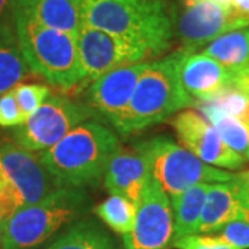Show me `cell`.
<instances>
[{
    "instance_id": "obj_19",
    "label": "cell",
    "mask_w": 249,
    "mask_h": 249,
    "mask_svg": "<svg viewBox=\"0 0 249 249\" xmlns=\"http://www.w3.org/2000/svg\"><path fill=\"white\" fill-rule=\"evenodd\" d=\"M202 54L235 70L249 64V28H238L217 36L205 46Z\"/></svg>"
},
{
    "instance_id": "obj_11",
    "label": "cell",
    "mask_w": 249,
    "mask_h": 249,
    "mask_svg": "<svg viewBox=\"0 0 249 249\" xmlns=\"http://www.w3.org/2000/svg\"><path fill=\"white\" fill-rule=\"evenodd\" d=\"M148 61L136 62L119 67L91 82L86 91V107L93 116L106 121L119 133L137 80Z\"/></svg>"
},
{
    "instance_id": "obj_1",
    "label": "cell",
    "mask_w": 249,
    "mask_h": 249,
    "mask_svg": "<svg viewBox=\"0 0 249 249\" xmlns=\"http://www.w3.org/2000/svg\"><path fill=\"white\" fill-rule=\"evenodd\" d=\"M175 13L165 0H83L82 25L140 46L155 57L172 45Z\"/></svg>"
},
{
    "instance_id": "obj_10",
    "label": "cell",
    "mask_w": 249,
    "mask_h": 249,
    "mask_svg": "<svg viewBox=\"0 0 249 249\" xmlns=\"http://www.w3.org/2000/svg\"><path fill=\"white\" fill-rule=\"evenodd\" d=\"M76 46L85 76L83 83H91L119 67L154 57L140 46L86 25H82L76 34Z\"/></svg>"
},
{
    "instance_id": "obj_16",
    "label": "cell",
    "mask_w": 249,
    "mask_h": 249,
    "mask_svg": "<svg viewBox=\"0 0 249 249\" xmlns=\"http://www.w3.org/2000/svg\"><path fill=\"white\" fill-rule=\"evenodd\" d=\"M183 50V49H181ZM181 85L187 93L199 101H209L231 85L232 72L205 54L183 50L178 64Z\"/></svg>"
},
{
    "instance_id": "obj_15",
    "label": "cell",
    "mask_w": 249,
    "mask_h": 249,
    "mask_svg": "<svg viewBox=\"0 0 249 249\" xmlns=\"http://www.w3.org/2000/svg\"><path fill=\"white\" fill-rule=\"evenodd\" d=\"M150 176L147 157L134 145L132 148H118L108 162L103 178L111 196H124L136 205Z\"/></svg>"
},
{
    "instance_id": "obj_17",
    "label": "cell",
    "mask_w": 249,
    "mask_h": 249,
    "mask_svg": "<svg viewBox=\"0 0 249 249\" xmlns=\"http://www.w3.org/2000/svg\"><path fill=\"white\" fill-rule=\"evenodd\" d=\"M83 0H21L18 9L45 27L78 34L82 27Z\"/></svg>"
},
{
    "instance_id": "obj_5",
    "label": "cell",
    "mask_w": 249,
    "mask_h": 249,
    "mask_svg": "<svg viewBox=\"0 0 249 249\" xmlns=\"http://www.w3.org/2000/svg\"><path fill=\"white\" fill-rule=\"evenodd\" d=\"M90 198L83 188L61 187L35 205L22 206L6 222L1 249H34L64 226L88 212Z\"/></svg>"
},
{
    "instance_id": "obj_8",
    "label": "cell",
    "mask_w": 249,
    "mask_h": 249,
    "mask_svg": "<svg viewBox=\"0 0 249 249\" xmlns=\"http://www.w3.org/2000/svg\"><path fill=\"white\" fill-rule=\"evenodd\" d=\"M90 118L93 112L86 106L57 94L49 96L24 124L13 129L11 137L24 150L43 152Z\"/></svg>"
},
{
    "instance_id": "obj_4",
    "label": "cell",
    "mask_w": 249,
    "mask_h": 249,
    "mask_svg": "<svg viewBox=\"0 0 249 249\" xmlns=\"http://www.w3.org/2000/svg\"><path fill=\"white\" fill-rule=\"evenodd\" d=\"M183 50L162 60L147 64L134 88L130 106L119 130L121 136L137 133L160 124L173 114L196 107L194 98L187 93L178 73Z\"/></svg>"
},
{
    "instance_id": "obj_2",
    "label": "cell",
    "mask_w": 249,
    "mask_h": 249,
    "mask_svg": "<svg viewBox=\"0 0 249 249\" xmlns=\"http://www.w3.org/2000/svg\"><path fill=\"white\" fill-rule=\"evenodd\" d=\"M119 147V139L109 127L85 121L39 157L62 187L83 188L97 184Z\"/></svg>"
},
{
    "instance_id": "obj_3",
    "label": "cell",
    "mask_w": 249,
    "mask_h": 249,
    "mask_svg": "<svg viewBox=\"0 0 249 249\" xmlns=\"http://www.w3.org/2000/svg\"><path fill=\"white\" fill-rule=\"evenodd\" d=\"M16 36L18 49L32 73L64 90L83 85L75 34L45 27L17 7Z\"/></svg>"
},
{
    "instance_id": "obj_32",
    "label": "cell",
    "mask_w": 249,
    "mask_h": 249,
    "mask_svg": "<svg viewBox=\"0 0 249 249\" xmlns=\"http://www.w3.org/2000/svg\"><path fill=\"white\" fill-rule=\"evenodd\" d=\"M10 212L7 208H4L3 205H0V248H1V240H3V231H4V226H6V222L10 217Z\"/></svg>"
},
{
    "instance_id": "obj_26",
    "label": "cell",
    "mask_w": 249,
    "mask_h": 249,
    "mask_svg": "<svg viewBox=\"0 0 249 249\" xmlns=\"http://www.w3.org/2000/svg\"><path fill=\"white\" fill-rule=\"evenodd\" d=\"M172 247L176 249H240L232 247L214 234H191L175 238Z\"/></svg>"
},
{
    "instance_id": "obj_13",
    "label": "cell",
    "mask_w": 249,
    "mask_h": 249,
    "mask_svg": "<svg viewBox=\"0 0 249 249\" xmlns=\"http://www.w3.org/2000/svg\"><path fill=\"white\" fill-rule=\"evenodd\" d=\"M238 28L244 27L231 10L209 0L183 6L175 13V36L178 37L181 49L190 53L211 43L217 36Z\"/></svg>"
},
{
    "instance_id": "obj_23",
    "label": "cell",
    "mask_w": 249,
    "mask_h": 249,
    "mask_svg": "<svg viewBox=\"0 0 249 249\" xmlns=\"http://www.w3.org/2000/svg\"><path fill=\"white\" fill-rule=\"evenodd\" d=\"M94 213L109 229L122 237L132 231L136 217V205L124 196H109L106 201L94 208Z\"/></svg>"
},
{
    "instance_id": "obj_33",
    "label": "cell",
    "mask_w": 249,
    "mask_h": 249,
    "mask_svg": "<svg viewBox=\"0 0 249 249\" xmlns=\"http://www.w3.org/2000/svg\"><path fill=\"white\" fill-rule=\"evenodd\" d=\"M198 1H204V0H181V4L183 6H190V4H194V3H198ZM209 1H213V3L222 6L224 9L231 7V0H209Z\"/></svg>"
},
{
    "instance_id": "obj_31",
    "label": "cell",
    "mask_w": 249,
    "mask_h": 249,
    "mask_svg": "<svg viewBox=\"0 0 249 249\" xmlns=\"http://www.w3.org/2000/svg\"><path fill=\"white\" fill-rule=\"evenodd\" d=\"M232 72V85L241 89L247 96H249V64L241 68L231 70Z\"/></svg>"
},
{
    "instance_id": "obj_7",
    "label": "cell",
    "mask_w": 249,
    "mask_h": 249,
    "mask_svg": "<svg viewBox=\"0 0 249 249\" xmlns=\"http://www.w3.org/2000/svg\"><path fill=\"white\" fill-rule=\"evenodd\" d=\"M61 187L40 157L17 144H0V201L13 212L43 201Z\"/></svg>"
},
{
    "instance_id": "obj_18",
    "label": "cell",
    "mask_w": 249,
    "mask_h": 249,
    "mask_svg": "<svg viewBox=\"0 0 249 249\" xmlns=\"http://www.w3.org/2000/svg\"><path fill=\"white\" fill-rule=\"evenodd\" d=\"M208 188L209 184L206 183L196 184L170 199L173 211L175 238L198 232V226L201 220Z\"/></svg>"
},
{
    "instance_id": "obj_20",
    "label": "cell",
    "mask_w": 249,
    "mask_h": 249,
    "mask_svg": "<svg viewBox=\"0 0 249 249\" xmlns=\"http://www.w3.org/2000/svg\"><path fill=\"white\" fill-rule=\"evenodd\" d=\"M196 107L201 111L205 119L216 129V132L222 137L223 142H226V145L248 162L249 124L222 112H216L199 103H196Z\"/></svg>"
},
{
    "instance_id": "obj_25",
    "label": "cell",
    "mask_w": 249,
    "mask_h": 249,
    "mask_svg": "<svg viewBox=\"0 0 249 249\" xmlns=\"http://www.w3.org/2000/svg\"><path fill=\"white\" fill-rule=\"evenodd\" d=\"M18 107L27 121L50 96V90L45 85L39 83H18L13 89Z\"/></svg>"
},
{
    "instance_id": "obj_35",
    "label": "cell",
    "mask_w": 249,
    "mask_h": 249,
    "mask_svg": "<svg viewBox=\"0 0 249 249\" xmlns=\"http://www.w3.org/2000/svg\"><path fill=\"white\" fill-rule=\"evenodd\" d=\"M43 249H50V248H49V247H47V248H43Z\"/></svg>"
},
{
    "instance_id": "obj_12",
    "label": "cell",
    "mask_w": 249,
    "mask_h": 249,
    "mask_svg": "<svg viewBox=\"0 0 249 249\" xmlns=\"http://www.w3.org/2000/svg\"><path fill=\"white\" fill-rule=\"evenodd\" d=\"M170 124L181 147L206 165L229 172L245 166L247 160L229 148L213 126L196 111H180Z\"/></svg>"
},
{
    "instance_id": "obj_9",
    "label": "cell",
    "mask_w": 249,
    "mask_h": 249,
    "mask_svg": "<svg viewBox=\"0 0 249 249\" xmlns=\"http://www.w3.org/2000/svg\"><path fill=\"white\" fill-rule=\"evenodd\" d=\"M122 240L126 249H170L173 244L175 229L170 199L152 176L136 204L133 229Z\"/></svg>"
},
{
    "instance_id": "obj_30",
    "label": "cell",
    "mask_w": 249,
    "mask_h": 249,
    "mask_svg": "<svg viewBox=\"0 0 249 249\" xmlns=\"http://www.w3.org/2000/svg\"><path fill=\"white\" fill-rule=\"evenodd\" d=\"M230 10L242 27H249V0H231Z\"/></svg>"
},
{
    "instance_id": "obj_27",
    "label": "cell",
    "mask_w": 249,
    "mask_h": 249,
    "mask_svg": "<svg viewBox=\"0 0 249 249\" xmlns=\"http://www.w3.org/2000/svg\"><path fill=\"white\" fill-rule=\"evenodd\" d=\"M232 247L240 249H249V220H235L224 224L220 230L214 232Z\"/></svg>"
},
{
    "instance_id": "obj_24",
    "label": "cell",
    "mask_w": 249,
    "mask_h": 249,
    "mask_svg": "<svg viewBox=\"0 0 249 249\" xmlns=\"http://www.w3.org/2000/svg\"><path fill=\"white\" fill-rule=\"evenodd\" d=\"M199 104H202L206 108H211L216 112H222L249 124V96H247L242 90L234 86L232 83L224 88L212 100L199 101Z\"/></svg>"
},
{
    "instance_id": "obj_29",
    "label": "cell",
    "mask_w": 249,
    "mask_h": 249,
    "mask_svg": "<svg viewBox=\"0 0 249 249\" xmlns=\"http://www.w3.org/2000/svg\"><path fill=\"white\" fill-rule=\"evenodd\" d=\"M16 11L17 6L14 0H0V40L17 43Z\"/></svg>"
},
{
    "instance_id": "obj_34",
    "label": "cell",
    "mask_w": 249,
    "mask_h": 249,
    "mask_svg": "<svg viewBox=\"0 0 249 249\" xmlns=\"http://www.w3.org/2000/svg\"><path fill=\"white\" fill-rule=\"evenodd\" d=\"M14 1H16V4H17V3H19V1H21V0H14Z\"/></svg>"
},
{
    "instance_id": "obj_22",
    "label": "cell",
    "mask_w": 249,
    "mask_h": 249,
    "mask_svg": "<svg viewBox=\"0 0 249 249\" xmlns=\"http://www.w3.org/2000/svg\"><path fill=\"white\" fill-rule=\"evenodd\" d=\"M32 73L17 43L0 40V97Z\"/></svg>"
},
{
    "instance_id": "obj_14",
    "label": "cell",
    "mask_w": 249,
    "mask_h": 249,
    "mask_svg": "<svg viewBox=\"0 0 249 249\" xmlns=\"http://www.w3.org/2000/svg\"><path fill=\"white\" fill-rule=\"evenodd\" d=\"M235 220H249V170L230 181L209 184L196 234H214Z\"/></svg>"
},
{
    "instance_id": "obj_28",
    "label": "cell",
    "mask_w": 249,
    "mask_h": 249,
    "mask_svg": "<svg viewBox=\"0 0 249 249\" xmlns=\"http://www.w3.org/2000/svg\"><path fill=\"white\" fill-rule=\"evenodd\" d=\"M25 122L13 89L0 97V126L1 127H16Z\"/></svg>"
},
{
    "instance_id": "obj_21",
    "label": "cell",
    "mask_w": 249,
    "mask_h": 249,
    "mask_svg": "<svg viewBox=\"0 0 249 249\" xmlns=\"http://www.w3.org/2000/svg\"><path fill=\"white\" fill-rule=\"evenodd\" d=\"M50 249H115L114 241L97 223L90 220L72 224L54 241Z\"/></svg>"
},
{
    "instance_id": "obj_6",
    "label": "cell",
    "mask_w": 249,
    "mask_h": 249,
    "mask_svg": "<svg viewBox=\"0 0 249 249\" xmlns=\"http://www.w3.org/2000/svg\"><path fill=\"white\" fill-rule=\"evenodd\" d=\"M136 147L147 157L151 176L160 183L169 199L196 184L224 183L237 176V173L206 165L166 136L139 142Z\"/></svg>"
}]
</instances>
